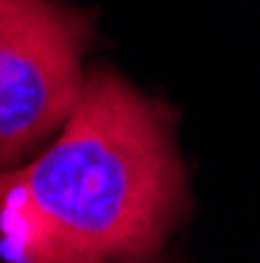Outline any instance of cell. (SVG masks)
<instances>
[{"instance_id":"cell-1","label":"cell","mask_w":260,"mask_h":263,"mask_svg":"<svg viewBox=\"0 0 260 263\" xmlns=\"http://www.w3.org/2000/svg\"><path fill=\"white\" fill-rule=\"evenodd\" d=\"M188 213L173 113L107 63L85 72L53 141L0 170L10 263H144Z\"/></svg>"},{"instance_id":"cell-2","label":"cell","mask_w":260,"mask_h":263,"mask_svg":"<svg viewBox=\"0 0 260 263\" xmlns=\"http://www.w3.org/2000/svg\"><path fill=\"white\" fill-rule=\"evenodd\" d=\"M91 19L66 0H0V170L44 147L85 82Z\"/></svg>"}]
</instances>
